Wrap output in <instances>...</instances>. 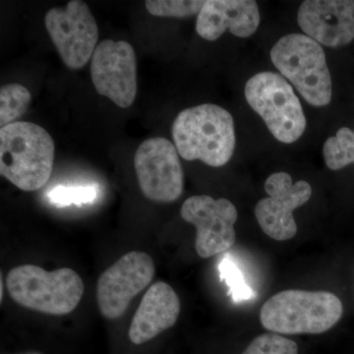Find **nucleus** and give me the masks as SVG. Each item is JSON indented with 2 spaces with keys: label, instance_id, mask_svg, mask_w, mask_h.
Listing matches in <instances>:
<instances>
[{
  "label": "nucleus",
  "instance_id": "nucleus-8",
  "mask_svg": "<svg viewBox=\"0 0 354 354\" xmlns=\"http://www.w3.org/2000/svg\"><path fill=\"white\" fill-rule=\"evenodd\" d=\"M174 144L162 137L146 140L137 149L134 167L140 189L149 200L171 203L181 196L184 172Z\"/></svg>",
  "mask_w": 354,
  "mask_h": 354
},
{
  "label": "nucleus",
  "instance_id": "nucleus-23",
  "mask_svg": "<svg viewBox=\"0 0 354 354\" xmlns=\"http://www.w3.org/2000/svg\"><path fill=\"white\" fill-rule=\"evenodd\" d=\"M23 354H43L41 353H23Z\"/></svg>",
  "mask_w": 354,
  "mask_h": 354
},
{
  "label": "nucleus",
  "instance_id": "nucleus-20",
  "mask_svg": "<svg viewBox=\"0 0 354 354\" xmlns=\"http://www.w3.org/2000/svg\"><path fill=\"white\" fill-rule=\"evenodd\" d=\"M48 197L50 203L57 207L81 206L97 200V187L95 185H57L50 190Z\"/></svg>",
  "mask_w": 354,
  "mask_h": 354
},
{
  "label": "nucleus",
  "instance_id": "nucleus-14",
  "mask_svg": "<svg viewBox=\"0 0 354 354\" xmlns=\"http://www.w3.org/2000/svg\"><path fill=\"white\" fill-rule=\"evenodd\" d=\"M260 21L254 0H209L198 14L196 32L209 41H216L227 31L245 39L257 31Z\"/></svg>",
  "mask_w": 354,
  "mask_h": 354
},
{
  "label": "nucleus",
  "instance_id": "nucleus-13",
  "mask_svg": "<svg viewBox=\"0 0 354 354\" xmlns=\"http://www.w3.org/2000/svg\"><path fill=\"white\" fill-rule=\"evenodd\" d=\"M297 23L318 44L348 46L354 39V0H306L298 8Z\"/></svg>",
  "mask_w": 354,
  "mask_h": 354
},
{
  "label": "nucleus",
  "instance_id": "nucleus-3",
  "mask_svg": "<svg viewBox=\"0 0 354 354\" xmlns=\"http://www.w3.org/2000/svg\"><path fill=\"white\" fill-rule=\"evenodd\" d=\"M344 314L342 300L330 291L283 290L263 304L260 321L279 335L323 334Z\"/></svg>",
  "mask_w": 354,
  "mask_h": 354
},
{
  "label": "nucleus",
  "instance_id": "nucleus-17",
  "mask_svg": "<svg viewBox=\"0 0 354 354\" xmlns=\"http://www.w3.org/2000/svg\"><path fill=\"white\" fill-rule=\"evenodd\" d=\"M32 101L30 91L20 84H6L0 88V125L12 124L29 108Z\"/></svg>",
  "mask_w": 354,
  "mask_h": 354
},
{
  "label": "nucleus",
  "instance_id": "nucleus-5",
  "mask_svg": "<svg viewBox=\"0 0 354 354\" xmlns=\"http://www.w3.org/2000/svg\"><path fill=\"white\" fill-rule=\"evenodd\" d=\"M272 64L313 106H326L333 95L332 77L325 50L304 34H290L272 46Z\"/></svg>",
  "mask_w": 354,
  "mask_h": 354
},
{
  "label": "nucleus",
  "instance_id": "nucleus-18",
  "mask_svg": "<svg viewBox=\"0 0 354 354\" xmlns=\"http://www.w3.org/2000/svg\"><path fill=\"white\" fill-rule=\"evenodd\" d=\"M218 271H220L221 281H225L230 288L228 293L235 304L251 300L256 297L255 291L247 285L239 266L235 264L230 256H225V258L221 260L220 264H218Z\"/></svg>",
  "mask_w": 354,
  "mask_h": 354
},
{
  "label": "nucleus",
  "instance_id": "nucleus-4",
  "mask_svg": "<svg viewBox=\"0 0 354 354\" xmlns=\"http://www.w3.org/2000/svg\"><path fill=\"white\" fill-rule=\"evenodd\" d=\"M6 283L16 304L48 315L71 313L84 295L82 279L69 268L48 272L37 265L18 266L8 272Z\"/></svg>",
  "mask_w": 354,
  "mask_h": 354
},
{
  "label": "nucleus",
  "instance_id": "nucleus-2",
  "mask_svg": "<svg viewBox=\"0 0 354 354\" xmlns=\"http://www.w3.org/2000/svg\"><path fill=\"white\" fill-rule=\"evenodd\" d=\"M55 142L43 127L17 121L0 129V174L32 192L46 185L55 160Z\"/></svg>",
  "mask_w": 354,
  "mask_h": 354
},
{
  "label": "nucleus",
  "instance_id": "nucleus-16",
  "mask_svg": "<svg viewBox=\"0 0 354 354\" xmlns=\"http://www.w3.org/2000/svg\"><path fill=\"white\" fill-rule=\"evenodd\" d=\"M323 156L330 171H339L354 164V131L348 127L339 128L335 136L326 140Z\"/></svg>",
  "mask_w": 354,
  "mask_h": 354
},
{
  "label": "nucleus",
  "instance_id": "nucleus-11",
  "mask_svg": "<svg viewBox=\"0 0 354 354\" xmlns=\"http://www.w3.org/2000/svg\"><path fill=\"white\" fill-rule=\"evenodd\" d=\"M90 71L97 94L120 108L132 106L137 95V58L131 44L111 39L101 41L91 59Z\"/></svg>",
  "mask_w": 354,
  "mask_h": 354
},
{
  "label": "nucleus",
  "instance_id": "nucleus-6",
  "mask_svg": "<svg viewBox=\"0 0 354 354\" xmlns=\"http://www.w3.org/2000/svg\"><path fill=\"white\" fill-rule=\"evenodd\" d=\"M244 95L279 142L292 144L304 135L306 118L301 102L283 76L270 71L255 74L247 81Z\"/></svg>",
  "mask_w": 354,
  "mask_h": 354
},
{
  "label": "nucleus",
  "instance_id": "nucleus-10",
  "mask_svg": "<svg viewBox=\"0 0 354 354\" xmlns=\"http://www.w3.org/2000/svg\"><path fill=\"white\" fill-rule=\"evenodd\" d=\"M180 215L184 221L196 227L195 249L200 257H214L234 245V225L239 213L230 200L195 195L183 203Z\"/></svg>",
  "mask_w": 354,
  "mask_h": 354
},
{
  "label": "nucleus",
  "instance_id": "nucleus-12",
  "mask_svg": "<svg viewBox=\"0 0 354 354\" xmlns=\"http://www.w3.org/2000/svg\"><path fill=\"white\" fill-rule=\"evenodd\" d=\"M264 187L269 197L261 199L256 205V220L270 239L290 241L297 234L293 212L309 201L311 185L305 180L293 183L290 174L279 171L268 177Z\"/></svg>",
  "mask_w": 354,
  "mask_h": 354
},
{
  "label": "nucleus",
  "instance_id": "nucleus-1",
  "mask_svg": "<svg viewBox=\"0 0 354 354\" xmlns=\"http://www.w3.org/2000/svg\"><path fill=\"white\" fill-rule=\"evenodd\" d=\"M171 135L177 152L185 160L221 167L234 156V118L216 104H200L180 111L172 123Z\"/></svg>",
  "mask_w": 354,
  "mask_h": 354
},
{
  "label": "nucleus",
  "instance_id": "nucleus-7",
  "mask_svg": "<svg viewBox=\"0 0 354 354\" xmlns=\"http://www.w3.org/2000/svg\"><path fill=\"white\" fill-rule=\"evenodd\" d=\"M51 41L69 69H80L92 59L99 27L88 4L71 0L64 8H53L44 16Z\"/></svg>",
  "mask_w": 354,
  "mask_h": 354
},
{
  "label": "nucleus",
  "instance_id": "nucleus-19",
  "mask_svg": "<svg viewBox=\"0 0 354 354\" xmlns=\"http://www.w3.org/2000/svg\"><path fill=\"white\" fill-rule=\"evenodd\" d=\"M201 0H148L146 9L158 17L186 18L199 14L204 6Z\"/></svg>",
  "mask_w": 354,
  "mask_h": 354
},
{
  "label": "nucleus",
  "instance_id": "nucleus-15",
  "mask_svg": "<svg viewBox=\"0 0 354 354\" xmlns=\"http://www.w3.org/2000/svg\"><path fill=\"white\" fill-rule=\"evenodd\" d=\"M180 314V300L176 290L157 281L142 298L129 328L132 344H143L176 325Z\"/></svg>",
  "mask_w": 354,
  "mask_h": 354
},
{
  "label": "nucleus",
  "instance_id": "nucleus-21",
  "mask_svg": "<svg viewBox=\"0 0 354 354\" xmlns=\"http://www.w3.org/2000/svg\"><path fill=\"white\" fill-rule=\"evenodd\" d=\"M241 354H298L297 342L276 333L258 335Z\"/></svg>",
  "mask_w": 354,
  "mask_h": 354
},
{
  "label": "nucleus",
  "instance_id": "nucleus-9",
  "mask_svg": "<svg viewBox=\"0 0 354 354\" xmlns=\"http://www.w3.org/2000/svg\"><path fill=\"white\" fill-rule=\"evenodd\" d=\"M153 276L155 264L149 254L131 251L123 255L97 281V302L102 315L109 320L120 318Z\"/></svg>",
  "mask_w": 354,
  "mask_h": 354
},
{
  "label": "nucleus",
  "instance_id": "nucleus-22",
  "mask_svg": "<svg viewBox=\"0 0 354 354\" xmlns=\"http://www.w3.org/2000/svg\"><path fill=\"white\" fill-rule=\"evenodd\" d=\"M0 299H1V301H2V299H3V281H2V279H0Z\"/></svg>",
  "mask_w": 354,
  "mask_h": 354
}]
</instances>
